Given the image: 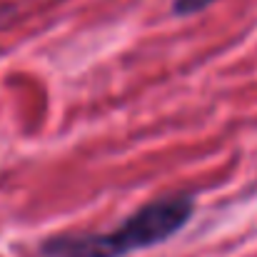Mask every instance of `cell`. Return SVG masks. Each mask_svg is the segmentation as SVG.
<instances>
[{
    "label": "cell",
    "mask_w": 257,
    "mask_h": 257,
    "mask_svg": "<svg viewBox=\"0 0 257 257\" xmlns=\"http://www.w3.org/2000/svg\"><path fill=\"white\" fill-rule=\"evenodd\" d=\"M192 215V192H165L140 205L112 230H65L48 235L38 245V252L40 257H127L168 242L185 230Z\"/></svg>",
    "instance_id": "obj_1"
},
{
    "label": "cell",
    "mask_w": 257,
    "mask_h": 257,
    "mask_svg": "<svg viewBox=\"0 0 257 257\" xmlns=\"http://www.w3.org/2000/svg\"><path fill=\"white\" fill-rule=\"evenodd\" d=\"M217 0H172V15L175 18H190L197 15L202 10H207L210 5H215Z\"/></svg>",
    "instance_id": "obj_2"
}]
</instances>
